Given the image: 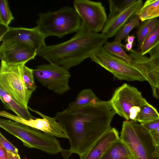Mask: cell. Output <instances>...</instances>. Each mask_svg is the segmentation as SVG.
<instances>
[{
  "label": "cell",
  "instance_id": "cell-1",
  "mask_svg": "<svg viewBox=\"0 0 159 159\" xmlns=\"http://www.w3.org/2000/svg\"><path fill=\"white\" fill-rule=\"evenodd\" d=\"M116 113L109 101L99 100L85 106L67 108L54 117L62 125L70 144L64 156L73 153L83 157L94 144L111 129Z\"/></svg>",
  "mask_w": 159,
  "mask_h": 159
},
{
  "label": "cell",
  "instance_id": "cell-2",
  "mask_svg": "<svg viewBox=\"0 0 159 159\" xmlns=\"http://www.w3.org/2000/svg\"><path fill=\"white\" fill-rule=\"evenodd\" d=\"M108 39L102 33L92 31L82 22L79 30L70 39L54 45H46L37 51V55L50 63L69 70L90 58L103 47Z\"/></svg>",
  "mask_w": 159,
  "mask_h": 159
},
{
  "label": "cell",
  "instance_id": "cell-3",
  "mask_svg": "<svg viewBox=\"0 0 159 159\" xmlns=\"http://www.w3.org/2000/svg\"><path fill=\"white\" fill-rule=\"evenodd\" d=\"M36 26L46 37L55 36L60 38L79 30L82 21L72 7H63L53 11L40 13Z\"/></svg>",
  "mask_w": 159,
  "mask_h": 159
},
{
  "label": "cell",
  "instance_id": "cell-4",
  "mask_svg": "<svg viewBox=\"0 0 159 159\" xmlns=\"http://www.w3.org/2000/svg\"><path fill=\"white\" fill-rule=\"evenodd\" d=\"M0 127L20 140L28 148H36L51 155L57 154L63 150L56 137L26 125L1 118Z\"/></svg>",
  "mask_w": 159,
  "mask_h": 159
},
{
  "label": "cell",
  "instance_id": "cell-5",
  "mask_svg": "<svg viewBox=\"0 0 159 159\" xmlns=\"http://www.w3.org/2000/svg\"><path fill=\"white\" fill-rule=\"evenodd\" d=\"M120 138L128 147L135 159H159L157 145L150 133L140 124L124 121Z\"/></svg>",
  "mask_w": 159,
  "mask_h": 159
},
{
  "label": "cell",
  "instance_id": "cell-6",
  "mask_svg": "<svg viewBox=\"0 0 159 159\" xmlns=\"http://www.w3.org/2000/svg\"><path fill=\"white\" fill-rule=\"evenodd\" d=\"M109 101L116 114L134 122L141 107L148 102L137 88L126 83L115 90Z\"/></svg>",
  "mask_w": 159,
  "mask_h": 159
},
{
  "label": "cell",
  "instance_id": "cell-7",
  "mask_svg": "<svg viewBox=\"0 0 159 159\" xmlns=\"http://www.w3.org/2000/svg\"><path fill=\"white\" fill-rule=\"evenodd\" d=\"M25 64L9 65L1 61L0 87L27 109L32 94L28 90L23 77Z\"/></svg>",
  "mask_w": 159,
  "mask_h": 159
},
{
  "label": "cell",
  "instance_id": "cell-8",
  "mask_svg": "<svg viewBox=\"0 0 159 159\" xmlns=\"http://www.w3.org/2000/svg\"><path fill=\"white\" fill-rule=\"evenodd\" d=\"M90 58L92 61L111 73L119 80L147 81L145 77L137 68L110 54L103 47L95 51Z\"/></svg>",
  "mask_w": 159,
  "mask_h": 159
},
{
  "label": "cell",
  "instance_id": "cell-9",
  "mask_svg": "<svg viewBox=\"0 0 159 159\" xmlns=\"http://www.w3.org/2000/svg\"><path fill=\"white\" fill-rule=\"evenodd\" d=\"M34 77L43 86L58 95L70 89L69 81L71 76L68 70L52 64L37 66L33 69Z\"/></svg>",
  "mask_w": 159,
  "mask_h": 159
},
{
  "label": "cell",
  "instance_id": "cell-10",
  "mask_svg": "<svg viewBox=\"0 0 159 159\" xmlns=\"http://www.w3.org/2000/svg\"><path fill=\"white\" fill-rule=\"evenodd\" d=\"M149 57L142 55L133 49L129 55L132 59L131 65L145 77L151 86L152 94L159 98V44L148 52Z\"/></svg>",
  "mask_w": 159,
  "mask_h": 159
},
{
  "label": "cell",
  "instance_id": "cell-11",
  "mask_svg": "<svg viewBox=\"0 0 159 159\" xmlns=\"http://www.w3.org/2000/svg\"><path fill=\"white\" fill-rule=\"evenodd\" d=\"M73 5L82 22L91 31L96 33L102 32L108 17L101 2L75 0Z\"/></svg>",
  "mask_w": 159,
  "mask_h": 159
},
{
  "label": "cell",
  "instance_id": "cell-12",
  "mask_svg": "<svg viewBox=\"0 0 159 159\" xmlns=\"http://www.w3.org/2000/svg\"><path fill=\"white\" fill-rule=\"evenodd\" d=\"M28 109L39 115L42 118H34L26 120L5 111L0 112V116L11 120L26 125L47 134L60 138H67L64 128L55 117L47 116L28 107Z\"/></svg>",
  "mask_w": 159,
  "mask_h": 159
},
{
  "label": "cell",
  "instance_id": "cell-13",
  "mask_svg": "<svg viewBox=\"0 0 159 159\" xmlns=\"http://www.w3.org/2000/svg\"><path fill=\"white\" fill-rule=\"evenodd\" d=\"M37 51L29 45L15 40L3 41L0 47L1 61L9 65L25 64L34 59Z\"/></svg>",
  "mask_w": 159,
  "mask_h": 159
},
{
  "label": "cell",
  "instance_id": "cell-14",
  "mask_svg": "<svg viewBox=\"0 0 159 159\" xmlns=\"http://www.w3.org/2000/svg\"><path fill=\"white\" fill-rule=\"evenodd\" d=\"M46 37L35 27H8L7 31L0 36V41L15 40L25 43L37 51L46 46Z\"/></svg>",
  "mask_w": 159,
  "mask_h": 159
},
{
  "label": "cell",
  "instance_id": "cell-15",
  "mask_svg": "<svg viewBox=\"0 0 159 159\" xmlns=\"http://www.w3.org/2000/svg\"><path fill=\"white\" fill-rule=\"evenodd\" d=\"M143 5L141 0H137L122 11L107 19L102 33L108 38L115 36L135 15Z\"/></svg>",
  "mask_w": 159,
  "mask_h": 159
},
{
  "label": "cell",
  "instance_id": "cell-16",
  "mask_svg": "<svg viewBox=\"0 0 159 159\" xmlns=\"http://www.w3.org/2000/svg\"><path fill=\"white\" fill-rule=\"evenodd\" d=\"M119 134L117 129L115 128H111L80 159H100L111 144L120 138Z\"/></svg>",
  "mask_w": 159,
  "mask_h": 159
},
{
  "label": "cell",
  "instance_id": "cell-17",
  "mask_svg": "<svg viewBox=\"0 0 159 159\" xmlns=\"http://www.w3.org/2000/svg\"><path fill=\"white\" fill-rule=\"evenodd\" d=\"M100 159H135L130 150L120 138L107 149Z\"/></svg>",
  "mask_w": 159,
  "mask_h": 159
},
{
  "label": "cell",
  "instance_id": "cell-18",
  "mask_svg": "<svg viewBox=\"0 0 159 159\" xmlns=\"http://www.w3.org/2000/svg\"><path fill=\"white\" fill-rule=\"evenodd\" d=\"M0 98L5 108L13 111L18 116L26 120L35 118L30 114L28 109L18 103L1 87Z\"/></svg>",
  "mask_w": 159,
  "mask_h": 159
},
{
  "label": "cell",
  "instance_id": "cell-19",
  "mask_svg": "<svg viewBox=\"0 0 159 159\" xmlns=\"http://www.w3.org/2000/svg\"><path fill=\"white\" fill-rule=\"evenodd\" d=\"M159 44V19L144 41L139 52L142 55L149 52Z\"/></svg>",
  "mask_w": 159,
  "mask_h": 159
},
{
  "label": "cell",
  "instance_id": "cell-20",
  "mask_svg": "<svg viewBox=\"0 0 159 159\" xmlns=\"http://www.w3.org/2000/svg\"><path fill=\"white\" fill-rule=\"evenodd\" d=\"M103 47L110 54L131 64L132 58L124 50L121 42L114 40L111 42L107 41Z\"/></svg>",
  "mask_w": 159,
  "mask_h": 159
},
{
  "label": "cell",
  "instance_id": "cell-21",
  "mask_svg": "<svg viewBox=\"0 0 159 159\" xmlns=\"http://www.w3.org/2000/svg\"><path fill=\"white\" fill-rule=\"evenodd\" d=\"M98 100L91 89H84L79 93L75 100L69 104L67 108H73L85 106Z\"/></svg>",
  "mask_w": 159,
  "mask_h": 159
},
{
  "label": "cell",
  "instance_id": "cell-22",
  "mask_svg": "<svg viewBox=\"0 0 159 159\" xmlns=\"http://www.w3.org/2000/svg\"><path fill=\"white\" fill-rule=\"evenodd\" d=\"M159 118V113L157 110L148 102L142 106L138 113L136 122L140 123L152 121Z\"/></svg>",
  "mask_w": 159,
  "mask_h": 159
},
{
  "label": "cell",
  "instance_id": "cell-23",
  "mask_svg": "<svg viewBox=\"0 0 159 159\" xmlns=\"http://www.w3.org/2000/svg\"><path fill=\"white\" fill-rule=\"evenodd\" d=\"M158 17L146 20L139 25L136 32L138 46L140 49L144 41L155 25Z\"/></svg>",
  "mask_w": 159,
  "mask_h": 159
},
{
  "label": "cell",
  "instance_id": "cell-24",
  "mask_svg": "<svg viewBox=\"0 0 159 159\" xmlns=\"http://www.w3.org/2000/svg\"><path fill=\"white\" fill-rule=\"evenodd\" d=\"M140 20L138 16L136 14L116 34L114 40L121 42L123 39L129 35L132 30L139 26Z\"/></svg>",
  "mask_w": 159,
  "mask_h": 159
},
{
  "label": "cell",
  "instance_id": "cell-25",
  "mask_svg": "<svg viewBox=\"0 0 159 159\" xmlns=\"http://www.w3.org/2000/svg\"><path fill=\"white\" fill-rule=\"evenodd\" d=\"M137 1V0H108V2L110 12L107 19L111 18L120 12Z\"/></svg>",
  "mask_w": 159,
  "mask_h": 159
},
{
  "label": "cell",
  "instance_id": "cell-26",
  "mask_svg": "<svg viewBox=\"0 0 159 159\" xmlns=\"http://www.w3.org/2000/svg\"><path fill=\"white\" fill-rule=\"evenodd\" d=\"M14 17L11 11L7 0L0 1V24L8 27Z\"/></svg>",
  "mask_w": 159,
  "mask_h": 159
},
{
  "label": "cell",
  "instance_id": "cell-27",
  "mask_svg": "<svg viewBox=\"0 0 159 159\" xmlns=\"http://www.w3.org/2000/svg\"><path fill=\"white\" fill-rule=\"evenodd\" d=\"M23 77L25 84L28 91L32 94L34 91L37 86L35 84L33 73V69L25 65L23 67Z\"/></svg>",
  "mask_w": 159,
  "mask_h": 159
},
{
  "label": "cell",
  "instance_id": "cell-28",
  "mask_svg": "<svg viewBox=\"0 0 159 159\" xmlns=\"http://www.w3.org/2000/svg\"><path fill=\"white\" fill-rule=\"evenodd\" d=\"M0 143L2 145L7 152L15 154H19L18 149L9 141L1 132L0 133Z\"/></svg>",
  "mask_w": 159,
  "mask_h": 159
},
{
  "label": "cell",
  "instance_id": "cell-29",
  "mask_svg": "<svg viewBox=\"0 0 159 159\" xmlns=\"http://www.w3.org/2000/svg\"><path fill=\"white\" fill-rule=\"evenodd\" d=\"M148 131L159 128V118L149 122L140 123Z\"/></svg>",
  "mask_w": 159,
  "mask_h": 159
},
{
  "label": "cell",
  "instance_id": "cell-30",
  "mask_svg": "<svg viewBox=\"0 0 159 159\" xmlns=\"http://www.w3.org/2000/svg\"><path fill=\"white\" fill-rule=\"evenodd\" d=\"M156 145L159 144V128L152 130L149 132Z\"/></svg>",
  "mask_w": 159,
  "mask_h": 159
},
{
  "label": "cell",
  "instance_id": "cell-31",
  "mask_svg": "<svg viewBox=\"0 0 159 159\" xmlns=\"http://www.w3.org/2000/svg\"><path fill=\"white\" fill-rule=\"evenodd\" d=\"M0 159H8L6 151L0 143Z\"/></svg>",
  "mask_w": 159,
  "mask_h": 159
},
{
  "label": "cell",
  "instance_id": "cell-32",
  "mask_svg": "<svg viewBox=\"0 0 159 159\" xmlns=\"http://www.w3.org/2000/svg\"><path fill=\"white\" fill-rule=\"evenodd\" d=\"M6 152L8 159H21L19 154H15L10 152Z\"/></svg>",
  "mask_w": 159,
  "mask_h": 159
},
{
  "label": "cell",
  "instance_id": "cell-33",
  "mask_svg": "<svg viewBox=\"0 0 159 159\" xmlns=\"http://www.w3.org/2000/svg\"><path fill=\"white\" fill-rule=\"evenodd\" d=\"M135 37L134 35H128L125 39V41L126 43L133 44L134 41Z\"/></svg>",
  "mask_w": 159,
  "mask_h": 159
},
{
  "label": "cell",
  "instance_id": "cell-34",
  "mask_svg": "<svg viewBox=\"0 0 159 159\" xmlns=\"http://www.w3.org/2000/svg\"><path fill=\"white\" fill-rule=\"evenodd\" d=\"M133 44L129 43H126L125 45L123 44V47L125 51L130 52L132 49Z\"/></svg>",
  "mask_w": 159,
  "mask_h": 159
},
{
  "label": "cell",
  "instance_id": "cell-35",
  "mask_svg": "<svg viewBox=\"0 0 159 159\" xmlns=\"http://www.w3.org/2000/svg\"><path fill=\"white\" fill-rule=\"evenodd\" d=\"M157 153L158 156L159 158V144L157 146Z\"/></svg>",
  "mask_w": 159,
  "mask_h": 159
}]
</instances>
